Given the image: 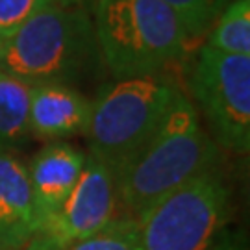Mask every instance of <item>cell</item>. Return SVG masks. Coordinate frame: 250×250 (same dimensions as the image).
Returning a JSON list of instances; mask_svg holds the SVG:
<instances>
[{
    "label": "cell",
    "mask_w": 250,
    "mask_h": 250,
    "mask_svg": "<svg viewBox=\"0 0 250 250\" xmlns=\"http://www.w3.org/2000/svg\"><path fill=\"white\" fill-rule=\"evenodd\" d=\"M169 6L188 32L191 43L206 37L215 19L221 15L230 0H163Z\"/></svg>",
    "instance_id": "cell-14"
},
{
    "label": "cell",
    "mask_w": 250,
    "mask_h": 250,
    "mask_svg": "<svg viewBox=\"0 0 250 250\" xmlns=\"http://www.w3.org/2000/svg\"><path fill=\"white\" fill-rule=\"evenodd\" d=\"M67 250H141L139 223L134 217L119 213L100 232L78 241Z\"/></svg>",
    "instance_id": "cell-13"
},
{
    "label": "cell",
    "mask_w": 250,
    "mask_h": 250,
    "mask_svg": "<svg viewBox=\"0 0 250 250\" xmlns=\"http://www.w3.org/2000/svg\"><path fill=\"white\" fill-rule=\"evenodd\" d=\"M91 100L65 83H37L30 99V134L43 143L85 135L91 123Z\"/></svg>",
    "instance_id": "cell-8"
},
{
    "label": "cell",
    "mask_w": 250,
    "mask_h": 250,
    "mask_svg": "<svg viewBox=\"0 0 250 250\" xmlns=\"http://www.w3.org/2000/svg\"><path fill=\"white\" fill-rule=\"evenodd\" d=\"M230 198L221 167L188 182L137 219L141 250H213L228 223Z\"/></svg>",
    "instance_id": "cell-5"
},
{
    "label": "cell",
    "mask_w": 250,
    "mask_h": 250,
    "mask_svg": "<svg viewBox=\"0 0 250 250\" xmlns=\"http://www.w3.org/2000/svg\"><path fill=\"white\" fill-rule=\"evenodd\" d=\"M189 89L219 148H250V56H230L202 45L189 74Z\"/></svg>",
    "instance_id": "cell-6"
},
{
    "label": "cell",
    "mask_w": 250,
    "mask_h": 250,
    "mask_svg": "<svg viewBox=\"0 0 250 250\" xmlns=\"http://www.w3.org/2000/svg\"><path fill=\"white\" fill-rule=\"evenodd\" d=\"M99 0H48L50 6L63 9H80L83 13H93V8L97 6Z\"/></svg>",
    "instance_id": "cell-16"
},
{
    "label": "cell",
    "mask_w": 250,
    "mask_h": 250,
    "mask_svg": "<svg viewBox=\"0 0 250 250\" xmlns=\"http://www.w3.org/2000/svg\"><path fill=\"white\" fill-rule=\"evenodd\" d=\"M221 167V150L182 91L160 128L113 174L119 213L139 219L172 191Z\"/></svg>",
    "instance_id": "cell-1"
},
{
    "label": "cell",
    "mask_w": 250,
    "mask_h": 250,
    "mask_svg": "<svg viewBox=\"0 0 250 250\" xmlns=\"http://www.w3.org/2000/svg\"><path fill=\"white\" fill-rule=\"evenodd\" d=\"M91 21L102 65L115 80L169 71L193 45L163 0H99Z\"/></svg>",
    "instance_id": "cell-2"
},
{
    "label": "cell",
    "mask_w": 250,
    "mask_h": 250,
    "mask_svg": "<svg viewBox=\"0 0 250 250\" xmlns=\"http://www.w3.org/2000/svg\"><path fill=\"white\" fill-rule=\"evenodd\" d=\"M46 6L48 0H0V39H8Z\"/></svg>",
    "instance_id": "cell-15"
},
{
    "label": "cell",
    "mask_w": 250,
    "mask_h": 250,
    "mask_svg": "<svg viewBox=\"0 0 250 250\" xmlns=\"http://www.w3.org/2000/svg\"><path fill=\"white\" fill-rule=\"evenodd\" d=\"M0 46H2V39H0Z\"/></svg>",
    "instance_id": "cell-18"
},
{
    "label": "cell",
    "mask_w": 250,
    "mask_h": 250,
    "mask_svg": "<svg viewBox=\"0 0 250 250\" xmlns=\"http://www.w3.org/2000/svg\"><path fill=\"white\" fill-rule=\"evenodd\" d=\"M182 91L169 71L100 85L91 100L87 154L115 174L160 128Z\"/></svg>",
    "instance_id": "cell-4"
},
{
    "label": "cell",
    "mask_w": 250,
    "mask_h": 250,
    "mask_svg": "<svg viewBox=\"0 0 250 250\" xmlns=\"http://www.w3.org/2000/svg\"><path fill=\"white\" fill-rule=\"evenodd\" d=\"M32 83L0 72V152H15L32 139Z\"/></svg>",
    "instance_id": "cell-11"
},
{
    "label": "cell",
    "mask_w": 250,
    "mask_h": 250,
    "mask_svg": "<svg viewBox=\"0 0 250 250\" xmlns=\"http://www.w3.org/2000/svg\"><path fill=\"white\" fill-rule=\"evenodd\" d=\"M37 228L26 163L15 152H0V247L24 250Z\"/></svg>",
    "instance_id": "cell-10"
},
{
    "label": "cell",
    "mask_w": 250,
    "mask_h": 250,
    "mask_svg": "<svg viewBox=\"0 0 250 250\" xmlns=\"http://www.w3.org/2000/svg\"><path fill=\"white\" fill-rule=\"evenodd\" d=\"M215 250H245V247L241 245V241H224L221 247H217Z\"/></svg>",
    "instance_id": "cell-17"
},
{
    "label": "cell",
    "mask_w": 250,
    "mask_h": 250,
    "mask_svg": "<svg viewBox=\"0 0 250 250\" xmlns=\"http://www.w3.org/2000/svg\"><path fill=\"white\" fill-rule=\"evenodd\" d=\"M0 250H6V249H2V247H0Z\"/></svg>",
    "instance_id": "cell-19"
},
{
    "label": "cell",
    "mask_w": 250,
    "mask_h": 250,
    "mask_svg": "<svg viewBox=\"0 0 250 250\" xmlns=\"http://www.w3.org/2000/svg\"><path fill=\"white\" fill-rule=\"evenodd\" d=\"M87 160V152L65 141L46 143L26 163L36 206L37 226L67 200L76 188Z\"/></svg>",
    "instance_id": "cell-9"
},
{
    "label": "cell",
    "mask_w": 250,
    "mask_h": 250,
    "mask_svg": "<svg viewBox=\"0 0 250 250\" xmlns=\"http://www.w3.org/2000/svg\"><path fill=\"white\" fill-rule=\"evenodd\" d=\"M204 46L230 56H250V0L226 4L206 34Z\"/></svg>",
    "instance_id": "cell-12"
},
{
    "label": "cell",
    "mask_w": 250,
    "mask_h": 250,
    "mask_svg": "<svg viewBox=\"0 0 250 250\" xmlns=\"http://www.w3.org/2000/svg\"><path fill=\"white\" fill-rule=\"evenodd\" d=\"M119 215L111 170L87 154L72 193L36 228L24 250H67L100 232Z\"/></svg>",
    "instance_id": "cell-7"
},
{
    "label": "cell",
    "mask_w": 250,
    "mask_h": 250,
    "mask_svg": "<svg viewBox=\"0 0 250 250\" xmlns=\"http://www.w3.org/2000/svg\"><path fill=\"white\" fill-rule=\"evenodd\" d=\"M102 67L91 15L80 9L46 6L0 46V72L32 85H72Z\"/></svg>",
    "instance_id": "cell-3"
}]
</instances>
